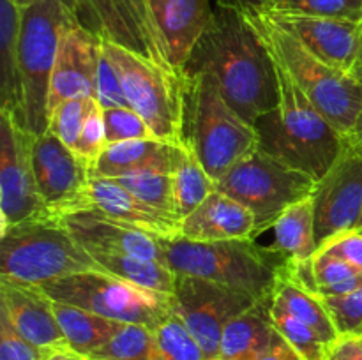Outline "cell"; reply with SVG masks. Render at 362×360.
<instances>
[{
    "instance_id": "1",
    "label": "cell",
    "mask_w": 362,
    "mask_h": 360,
    "mask_svg": "<svg viewBox=\"0 0 362 360\" xmlns=\"http://www.w3.org/2000/svg\"><path fill=\"white\" fill-rule=\"evenodd\" d=\"M182 73L187 80L211 74L226 102L253 126L279 102L274 60L247 9L216 6Z\"/></svg>"
},
{
    "instance_id": "2",
    "label": "cell",
    "mask_w": 362,
    "mask_h": 360,
    "mask_svg": "<svg viewBox=\"0 0 362 360\" xmlns=\"http://www.w3.org/2000/svg\"><path fill=\"white\" fill-rule=\"evenodd\" d=\"M274 67L279 102L255 124L260 147L279 161L320 180L341 154L346 138L318 112L278 60H274Z\"/></svg>"
},
{
    "instance_id": "3",
    "label": "cell",
    "mask_w": 362,
    "mask_h": 360,
    "mask_svg": "<svg viewBox=\"0 0 362 360\" xmlns=\"http://www.w3.org/2000/svg\"><path fill=\"white\" fill-rule=\"evenodd\" d=\"M265 48L278 60L318 112L343 138L356 134L362 115V83L357 74H346L315 56L269 14L247 9Z\"/></svg>"
},
{
    "instance_id": "4",
    "label": "cell",
    "mask_w": 362,
    "mask_h": 360,
    "mask_svg": "<svg viewBox=\"0 0 362 360\" xmlns=\"http://www.w3.org/2000/svg\"><path fill=\"white\" fill-rule=\"evenodd\" d=\"M101 53L115 69L129 108L147 122L152 136L168 143H187V78L106 37H101Z\"/></svg>"
},
{
    "instance_id": "5",
    "label": "cell",
    "mask_w": 362,
    "mask_h": 360,
    "mask_svg": "<svg viewBox=\"0 0 362 360\" xmlns=\"http://www.w3.org/2000/svg\"><path fill=\"white\" fill-rule=\"evenodd\" d=\"M0 236V279L4 281L42 286L67 275L101 270L94 256L59 217L25 222Z\"/></svg>"
},
{
    "instance_id": "6",
    "label": "cell",
    "mask_w": 362,
    "mask_h": 360,
    "mask_svg": "<svg viewBox=\"0 0 362 360\" xmlns=\"http://www.w3.org/2000/svg\"><path fill=\"white\" fill-rule=\"evenodd\" d=\"M187 81L191 97L187 143L209 175L219 180L260 147V134L226 102L211 74L198 73Z\"/></svg>"
},
{
    "instance_id": "7",
    "label": "cell",
    "mask_w": 362,
    "mask_h": 360,
    "mask_svg": "<svg viewBox=\"0 0 362 360\" xmlns=\"http://www.w3.org/2000/svg\"><path fill=\"white\" fill-rule=\"evenodd\" d=\"M76 14L66 0H35L23 7L18 71L25 127L34 136L48 131V102L53 67L67 21Z\"/></svg>"
},
{
    "instance_id": "8",
    "label": "cell",
    "mask_w": 362,
    "mask_h": 360,
    "mask_svg": "<svg viewBox=\"0 0 362 360\" xmlns=\"http://www.w3.org/2000/svg\"><path fill=\"white\" fill-rule=\"evenodd\" d=\"M161 247L165 263L175 274L218 282L257 300L272 295L278 267L265 258L253 239L221 242L161 239Z\"/></svg>"
},
{
    "instance_id": "9",
    "label": "cell",
    "mask_w": 362,
    "mask_h": 360,
    "mask_svg": "<svg viewBox=\"0 0 362 360\" xmlns=\"http://www.w3.org/2000/svg\"><path fill=\"white\" fill-rule=\"evenodd\" d=\"M49 299L76 306L120 323H138L154 330L173 313V295L106 274L90 270L67 275L41 286Z\"/></svg>"
},
{
    "instance_id": "10",
    "label": "cell",
    "mask_w": 362,
    "mask_h": 360,
    "mask_svg": "<svg viewBox=\"0 0 362 360\" xmlns=\"http://www.w3.org/2000/svg\"><path fill=\"white\" fill-rule=\"evenodd\" d=\"M318 180L258 147L218 180V191L246 205L257 217V235L290 205L313 196Z\"/></svg>"
},
{
    "instance_id": "11",
    "label": "cell",
    "mask_w": 362,
    "mask_h": 360,
    "mask_svg": "<svg viewBox=\"0 0 362 360\" xmlns=\"http://www.w3.org/2000/svg\"><path fill=\"white\" fill-rule=\"evenodd\" d=\"M34 140L13 113L0 109V235L14 226L53 217L35 184Z\"/></svg>"
},
{
    "instance_id": "12",
    "label": "cell",
    "mask_w": 362,
    "mask_h": 360,
    "mask_svg": "<svg viewBox=\"0 0 362 360\" xmlns=\"http://www.w3.org/2000/svg\"><path fill=\"white\" fill-rule=\"evenodd\" d=\"M255 302V296L239 289L193 275L177 274L173 313L200 342L205 360L219 359V346L226 323L250 309Z\"/></svg>"
},
{
    "instance_id": "13",
    "label": "cell",
    "mask_w": 362,
    "mask_h": 360,
    "mask_svg": "<svg viewBox=\"0 0 362 360\" xmlns=\"http://www.w3.org/2000/svg\"><path fill=\"white\" fill-rule=\"evenodd\" d=\"M313 201L318 249L356 229L362 214V155L349 140L334 164L318 180Z\"/></svg>"
},
{
    "instance_id": "14",
    "label": "cell",
    "mask_w": 362,
    "mask_h": 360,
    "mask_svg": "<svg viewBox=\"0 0 362 360\" xmlns=\"http://www.w3.org/2000/svg\"><path fill=\"white\" fill-rule=\"evenodd\" d=\"M32 162L37 191L53 217L74 214L90 184V168L52 131L35 136Z\"/></svg>"
},
{
    "instance_id": "15",
    "label": "cell",
    "mask_w": 362,
    "mask_h": 360,
    "mask_svg": "<svg viewBox=\"0 0 362 360\" xmlns=\"http://www.w3.org/2000/svg\"><path fill=\"white\" fill-rule=\"evenodd\" d=\"M101 62V37L80 23L76 16L66 23L49 85L48 115L67 99L95 97Z\"/></svg>"
},
{
    "instance_id": "16",
    "label": "cell",
    "mask_w": 362,
    "mask_h": 360,
    "mask_svg": "<svg viewBox=\"0 0 362 360\" xmlns=\"http://www.w3.org/2000/svg\"><path fill=\"white\" fill-rule=\"evenodd\" d=\"M92 14L95 35L173 67L148 0H92Z\"/></svg>"
},
{
    "instance_id": "17",
    "label": "cell",
    "mask_w": 362,
    "mask_h": 360,
    "mask_svg": "<svg viewBox=\"0 0 362 360\" xmlns=\"http://www.w3.org/2000/svg\"><path fill=\"white\" fill-rule=\"evenodd\" d=\"M315 56L346 74H356L362 56V23L341 18L269 14Z\"/></svg>"
},
{
    "instance_id": "18",
    "label": "cell",
    "mask_w": 362,
    "mask_h": 360,
    "mask_svg": "<svg viewBox=\"0 0 362 360\" xmlns=\"http://www.w3.org/2000/svg\"><path fill=\"white\" fill-rule=\"evenodd\" d=\"M95 212L152 233L158 239H179L180 219L144 203L113 179L92 176L76 212Z\"/></svg>"
},
{
    "instance_id": "19",
    "label": "cell",
    "mask_w": 362,
    "mask_h": 360,
    "mask_svg": "<svg viewBox=\"0 0 362 360\" xmlns=\"http://www.w3.org/2000/svg\"><path fill=\"white\" fill-rule=\"evenodd\" d=\"M59 219L90 254H126L165 263L161 239L152 233L95 212H78Z\"/></svg>"
},
{
    "instance_id": "20",
    "label": "cell",
    "mask_w": 362,
    "mask_h": 360,
    "mask_svg": "<svg viewBox=\"0 0 362 360\" xmlns=\"http://www.w3.org/2000/svg\"><path fill=\"white\" fill-rule=\"evenodd\" d=\"M0 311L30 344L41 349L69 346L57 320L53 299L41 286L0 279Z\"/></svg>"
},
{
    "instance_id": "21",
    "label": "cell",
    "mask_w": 362,
    "mask_h": 360,
    "mask_svg": "<svg viewBox=\"0 0 362 360\" xmlns=\"http://www.w3.org/2000/svg\"><path fill=\"white\" fill-rule=\"evenodd\" d=\"M189 152V143L177 145L156 140H129L108 143L92 168V176L119 179L136 173H173L177 172Z\"/></svg>"
},
{
    "instance_id": "22",
    "label": "cell",
    "mask_w": 362,
    "mask_h": 360,
    "mask_svg": "<svg viewBox=\"0 0 362 360\" xmlns=\"http://www.w3.org/2000/svg\"><path fill=\"white\" fill-rule=\"evenodd\" d=\"M170 64L182 73L214 16L212 0H148ZM184 74V73H182Z\"/></svg>"
},
{
    "instance_id": "23",
    "label": "cell",
    "mask_w": 362,
    "mask_h": 360,
    "mask_svg": "<svg viewBox=\"0 0 362 360\" xmlns=\"http://www.w3.org/2000/svg\"><path fill=\"white\" fill-rule=\"evenodd\" d=\"M257 235L253 212L228 194L216 191L180 221L179 239L191 242L246 240Z\"/></svg>"
},
{
    "instance_id": "24",
    "label": "cell",
    "mask_w": 362,
    "mask_h": 360,
    "mask_svg": "<svg viewBox=\"0 0 362 360\" xmlns=\"http://www.w3.org/2000/svg\"><path fill=\"white\" fill-rule=\"evenodd\" d=\"M271 299L257 300L250 309L226 323L219 346L221 360H255L274 341L278 330L271 320Z\"/></svg>"
},
{
    "instance_id": "25",
    "label": "cell",
    "mask_w": 362,
    "mask_h": 360,
    "mask_svg": "<svg viewBox=\"0 0 362 360\" xmlns=\"http://www.w3.org/2000/svg\"><path fill=\"white\" fill-rule=\"evenodd\" d=\"M21 16L23 7L13 0H0V109L11 112L18 122H23L21 108L20 71H18V48H20Z\"/></svg>"
},
{
    "instance_id": "26",
    "label": "cell",
    "mask_w": 362,
    "mask_h": 360,
    "mask_svg": "<svg viewBox=\"0 0 362 360\" xmlns=\"http://www.w3.org/2000/svg\"><path fill=\"white\" fill-rule=\"evenodd\" d=\"M271 228L274 229L272 251L283 254L286 261L313 258L318 251L313 196H308L286 207L276 217Z\"/></svg>"
},
{
    "instance_id": "27",
    "label": "cell",
    "mask_w": 362,
    "mask_h": 360,
    "mask_svg": "<svg viewBox=\"0 0 362 360\" xmlns=\"http://www.w3.org/2000/svg\"><path fill=\"white\" fill-rule=\"evenodd\" d=\"M272 299L278 300L297 320H300L308 327L313 328L329 346H332L339 339L338 328H336L334 320H332L331 313L325 307L322 296L303 288L285 270L283 265H279L278 272H276Z\"/></svg>"
},
{
    "instance_id": "28",
    "label": "cell",
    "mask_w": 362,
    "mask_h": 360,
    "mask_svg": "<svg viewBox=\"0 0 362 360\" xmlns=\"http://www.w3.org/2000/svg\"><path fill=\"white\" fill-rule=\"evenodd\" d=\"M53 309H55L60 328L66 335L67 344L87 356L101 348L122 325L120 321L108 320L90 311L57 302V300H53Z\"/></svg>"
},
{
    "instance_id": "29",
    "label": "cell",
    "mask_w": 362,
    "mask_h": 360,
    "mask_svg": "<svg viewBox=\"0 0 362 360\" xmlns=\"http://www.w3.org/2000/svg\"><path fill=\"white\" fill-rule=\"evenodd\" d=\"M92 256L98 261L99 268L106 274L115 275L140 288L173 295L177 274L163 261L144 260V258L126 256V254L94 253Z\"/></svg>"
},
{
    "instance_id": "30",
    "label": "cell",
    "mask_w": 362,
    "mask_h": 360,
    "mask_svg": "<svg viewBox=\"0 0 362 360\" xmlns=\"http://www.w3.org/2000/svg\"><path fill=\"white\" fill-rule=\"evenodd\" d=\"M218 191V180L212 179L189 147L186 159L173 173V210L182 221Z\"/></svg>"
},
{
    "instance_id": "31",
    "label": "cell",
    "mask_w": 362,
    "mask_h": 360,
    "mask_svg": "<svg viewBox=\"0 0 362 360\" xmlns=\"http://www.w3.org/2000/svg\"><path fill=\"white\" fill-rule=\"evenodd\" d=\"M152 360H205V353L175 313L154 328Z\"/></svg>"
},
{
    "instance_id": "32",
    "label": "cell",
    "mask_w": 362,
    "mask_h": 360,
    "mask_svg": "<svg viewBox=\"0 0 362 360\" xmlns=\"http://www.w3.org/2000/svg\"><path fill=\"white\" fill-rule=\"evenodd\" d=\"M271 320L278 334L304 360H325L331 346L311 327L290 314L276 299H271Z\"/></svg>"
},
{
    "instance_id": "33",
    "label": "cell",
    "mask_w": 362,
    "mask_h": 360,
    "mask_svg": "<svg viewBox=\"0 0 362 360\" xmlns=\"http://www.w3.org/2000/svg\"><path fill=\"white\" fill-rule=\"evenodd\" d=\"M154 330L145 325L122 323L119 330L90 355L92 360H152Z\"/></svg>"
},
{
    "instance_id": "34",
    "label": "cell",
    "mask_w": 362,
    "mask_h": 360,
    "mask_svg": "<svg viewBox=\"0 0 362 360\" xmlns=\"http://www.w3.org/2000/svg\"><path fill=\"white\" fill-rule=\"evenodd\" d=\"M255 9L265 14L341 18L362 23V0H258Z\"/></svg>"
},
{
    "instance_id": "35",
    "label": "cell",
    "mask_w": 362,
    "mask_h": 360,
    "mask_svg": "<svg viewBox=\"0 0 362 360\" xmlns=\"http://www.w3.org/2000/svg\"><path fill=\"white\" fill-rule=\"evenodd\" d=\"M113 180L131 191L144 203L177 217L173 210V175L170 173H136Z\"/></svg>"
},
{
    "instance_id": "36",
    "label": "cell",
    "mask_w": 362,
    "mask_h": 360,
    "mask_svg": "<svg viewBox=\"0 0 362 360\" xmlns=\"http://www.w3.org/2000/svg\"><path fill=\"white\" fill-rule=\"evenodd\" d=\"M94 102L95 97H76L60 102L49 112L48 131H52L66 147L74 150Z\"/></svg>"
},
{
    "instance_id": "37",
    "label": "cell",
    "mask_w": 362,
    "mask_h": 360,
    "mask_svg": "<svg viewBox=\"0 0 362 360\" xmlns=\"http://www.w3.org/2000/svg\"><path fill=\"white\" fill-rule=\"evenodd\" d=\"M106 145H108V138H106V126H105V109H103L101 102L95 99L94 106H92L90 113H88L87 120L83 124L78 143L74 147V154L90 168L98 162L101 154L105 152Z\"/></svg>"
},
{
    "instance_id": "38",
    "label": "cell",
    "mask_w": 362,
    "mask_h": 360,
    "mask_svg": "<svg viewBox=\"0 0 362 360\" xmlns=\"http://www.w3.org/2000/svg\"><path fill=\"white\" fill-rule=\"evenodd\" d=\"M105 109V126L108 143H119V141L129 140H148L152 131L148 129L147 122L127 106H113Z\"/></svg>"
},
{
    "instance_id": "39",
    "label": "cell",
    "mask_w": 362,
    "mask_h": 360,
    "mask_svg": "<svg viewBox=\"0 0 362 360\" xmlns=\"http://www.w3.org/2000/svg\"><path fill=\"white\" fill-rule=\"evenodd\" d=\"M339 335H362V286L343 296H322Z\"/></svg>"
},
{
    "instance_id": "40",
    "label": "cell",
    "mask_w": 362,
    "mask_h": 360,
    "mask_svg": "<svg viewBox=\"0 0 362 360\" xmlns=\"http://www.w3.org/2000/svg\"><path fill=\"white\" fill-rule=\"evenodd\" d=\"M45 349L30 344L0 311V360H42Z\"/></svg>"
},
{
    "instance_id": "41",
    "label": "cell",
    "mask_w": 362,
    "mask_h": 360,
    "mask_svg": "<svg viewBox=\"0 0 362 360\" xmlns=\"http://www.w3.org/2000/svg\"><path fill=\"white\" fill-rule=\"evenodd\" d=\"M95 99L101 102L103 108H113V106H127L129 108V102L124 95L119 76L103 53L98 69V81H95Z\"/></svg>"
},
{
    "instance_id": "42",
    "label": "cell",
    "mask_w": 362,
    "mask_h": 360,
    "mask_svg": "<svg viewBox=\"0 0 362 360\" xmlns=\"http://www.w3.org/2000/svg\"><path fill=\"white\" fill-rule=\"evenodd\" d=\"M318 251H327V253L334 254V256L341 258L346 263L354 265L356 268L362 270V235L357 232L345 233V235L338 236L332 240L331 244L324 246Z\"/></svg>"
},
{
    "instance_id": "43",
    "label": "cell",
    "mask_w": 362,
    "mask_h": 360,
    "mask_svg": "<svg viewBox=\"0 0 362 360\" xmlns=\"http://www.w3.org/2000/svg\"><path fill=\"white\" fill-rule=\"evenodd\" d=\"M325 360H362V342L354 335H339Z\"/></svg>"
},
{
    "instance_id": "44",
    "label": "cell",
    "mask_w": 362,
    "mask_h": 360,
    "mask_svg": "<svg viewBox=\"0 0 362 360\" xmlns=\"http://www.w3.org/2000/svg\"><path fill=\"white\" fill-rule=\"evenodd\" d=\"M255 360H304L285 339L279 334H276L274 341L269 344V348L264 353L257 356Z\"/></svg>"
},
{
    "instance_id": "45",
    "label": "cell",
    "mask_w": 362,
    "mask_h": 360,
    "mask_svg": "<svg viewBox=\"0 0 362 360\" xmlns=\"http://www.w3.org/2000/svg\"><path fill=\"white\" fill-rule=\"evenodd\" d=\"M83 27L94 32V14H92V0H66Z\"/></svg>"
},
{
    "instance_id": "46",
    "label": "cell",
    "mask_w": 362,
    "mask_h": 360,
    "mask_svg": "<svg viewBox=\"0 0 362 360\" xmlns=\"http://www.w3.org/2000/svg\"><path fill=\"white\" fill-rule=\"evenodd\" d=\"M42 360H92L90 356L78 353L71 346H57V348L45 349Z\"/></svg>"
},
{
    "instance_id": "47",
    "label": "cell",
    "mask_w": 362,
    "mask_h": 360,
    "mask_svg": "<svg viewBox=\"0 0 362 360\" xmlns=\"http://www.w3.org/2000/svg\"><path fill=\"white\" fill-rule=\"evenodd\" d=\"M214 6L237 7V9H255L258 6V0H214Z\"/></svg>"
},
{
    "instance_id": "48",
    "label": "cell",
    "mask_w": 362,
    "mask_h": 360,
    "mask_svg": "<svg viewBox=\"0 0 362 360\" xmlns=\"http://www.w3.org/2000/svg\"><path fill=\"white\" fill-rule=\"evenodd\" d=\"M346 140H349V141H350V145H352V147L356 148V150L359 152V154L362 155V133H359V134H354V136L346 138Z\"/></svg>"
},
{
    "instance_id": "49",
    "label": "cell",
    "mask_w": 362,
    "mask_h": 360,
    "mask_svg": "<svg viewBox=\"0 0 362 360\" xmlns=\"http://www.w3.org/2000/svg\"><path fill=\"white\" fill-rule=\"evenodd\" d=\"M13 2L18 4L20 7H28L32 2H35V0H13Z\"/></svg>"
},
{
    "instance_id": "50",
    "label": "cell",
    "mask_w": 362,
    "mask_h": 360,
    "mask_svg": "<svg viewBox=\"0 0 362 360\" xmlns=\"http://www.w3.org/2000/svg\"><path fill=\"white\" fill-rule=\"evenodd\" d=\"M357 76H359V80H361V83H362V73L361 71H357ZM359 133H362V115H361V120H359V126H357V131H356V134H359Z\"/></svg>"
},
{
    "instance_id": "51",
    "label": "cell",
    "mask_w": 362,
    "mask_h": 360,
    "mask_svg": "<svg viewBox=\"0 0 362 360\" xmlns=\"http://www.w3.org/2000/svg\"><path fill=\"white\" fill-rule=\"evenodd\" d=\"M357 229H362V214H361L359 221H357V226H356V229H354V232H357Z\"/></svg>"
},
{
    "instance_id": "52",
    "label": "cell",
    "mask_w": 362,
    "mask_h": 360,
    "mask_svg": "<svg viewBox=\"0 0 362 360\" xmlns=\"http://www.w3.org/2000/svg\"><path fill=\"white\" fill-rule=\"evenodd\" d=\"M357 71H361V73H362V66H359V67H357Z\"/></svg>"
},
{
    "instance_id": "53",
    "label": "cell",
    "mask_w": 362,
    "mask_h": 360,
    "mask_svg": "<svg viewBox=\"0 0 362 360\" xmlns=\"http://www.w3.org/2000/svg\"><path fill=\"white\" fill-rule=\"evenodd\" d=\"M357 233H361V235H362V229H357Z\"/></svg>"
},
{
    "instance_id": "54",
    "label": "cell",
    "mask_w": 362,
    "mask_h": 360,
    "mask_svg": "<svg viewBox=\"0 0 362 360\" xmlns=\"http://www.w3.org/2000/svg\"><path fill=\"white\" fill-rule=\"evenodd\" d=\"M359 341H361V342H362V335H361V337H359Z\"/></svg>"
},
{
    "instance_id": "55",
    "label": "cell",
    "mask_w": 362,
    "mask_h": 360,
    "mask_svg": "<svg viewBox=\"0 0 362 360\" xmlns=\"http://www.w3.org/2000/svg\"><path fill=\"white\" fill-rule=\"evenodd\" d=\"M361 66H362V56H361Z\"/></svg>"
},
{
    "instance_id": "56",
    "label": "cell",
    "mask_w": 362,
    "mask_h": 360,
    "mask_svg": "<svg viewBox=\"0 0 362 360\" xmlns=\"http://www.w3.org/2000/svg\"><path fill=\"white\" fill-rule=\"evenodd\" d=\"M216 360H221V359H216Z\"/></svg>"
}]
</instances>
